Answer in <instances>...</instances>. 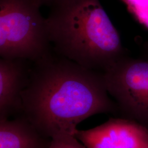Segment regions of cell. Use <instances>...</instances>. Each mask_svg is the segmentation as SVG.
<instances>
[{"label": "cell", "mask_w": 148, "mask_h": 148, "mask_svg": "<svg viewBox=\"0 0 148 148\" xmlns=\"http://www.w3.org/2000/svg\"><path fill=\"white\" fill-rule=\"evenodd\" d=\"M48 148H86L74 136H62L52 139Z\"/></svg>", "instance_id": "cell-9"}, {"label": "cell", "mask_w": 148, "mask_h": 148, "mask_svg": "<svg viewBox=\"0 0 148 148\" xmlns=\"http://www.w3.org/2000/svg\"><path fill=\"white\" fill-rule=\"evenodd\" d=\"M41 0H0V56L36 62L52 52Z\"/></svg>", "instance_id": "cell-3"}, {"label": "cell", "mask_w": 148, "mask_h": 148, "mask_svg": "<svg viewBox=\"0 0 148 148\" xmlns=\"http://www.w3.org/2000/svg\"><path fill=\"white\" fill-rule=\"evenodd\" d=\"M32 64L25 59H0V119L21 114V94L28 83Z\"/></svg>", "instance_id": "cell-6"}, {"label": "cell", "mask_w": 148, "mask_h": 148, "mask_svg": "<svg viewBox=\"0 0 148 148\" xmlns=\"http://www.w3.org/2000/svg\"><path fill=\"white\" fill-rule=\"evenodd\" d=\"M21 97V114L52 139L75 136L78 125L89 117L118 112L103 72L85 68L54 51L32 62Z\"/></svg>", "instance_id": "cell-1"}, {"label": "cell", "mask_w": 148, "mask_h": 148, "mask_svg": "<svg viewBox=\"0 0 148 148\" xmlns=\"http://www.w3.org/2000/svg\"><path fill=\"white\" fill-rule=\"evenodd\" d=\"M106 87L118 112L148 128V59L126 55L103 72Z\"/></svg>", "instance_id": "cell-4"}, {"label": "cell", "mask_w": 148, "mask_h": 148, "mask_svg": "<svg viewBox=\"0 0 148 148\" xmlns=\"http://www.w3.org/2000/svg\"><path fill=\"white\" fill-rule=\"evenodd\" d=\"M140 24L148 29V0H120Z\"/></svg>", "instance_id": "cell-8"}, {"label": "cell", "mask_w": 148, "mask_h": 148, "mask_svg": "<svg viewBox=\"0 0 148 148\" xmlns=\"http://www.w3.org/2000/svg\"><path fill=\"white\" fill-rule=\"evenodd\" d=\"M86 148H148V128L126 118H111L99 126L77 130Z\"/></svg>", "instance_id": "cell-5"}, {"label": "cell", "mask_w": 148, "mask_h": 148, "mask_svg": "<svg viewBox=\"0 0 148 148\" xmlns=\"http://www.w3.org/2000/svg\"><path fill=\"white\" fill-rule=\"evenodd\" d=\"M50 7L46 21L56 53L103 73L125 56L100 0H56Z\"/></svg>", "instance_id": "cell-2"}, {"label": "cell", "mask_w": 148, "mask_h": 148, "mask_svg": "<svg viewBox=\"0 0 148 148\" xmlns=\"http://www.w3.org/2000/svg\"><path fill=\"white\" fill-rule=\"evenodd\" d=\"M51 142L22 114L0 119V148H48Z\"/></svg>", "instance_id": "cell-7"}, {"label": "cell", "mask_w": 148, "mask_h": 148, "mask_svg": "<svg viewBox=\"0 0 148 148\" xmlns=\"http://www.w3.org/2000/svg\"><path fill=\"white\" fill-rule=\"evenodd\" d=\"M41 1L42 2L43 5H45L50 7L56 0H41Z\"/></svg>", "instance_id": "cell-10"}]
</instances>
